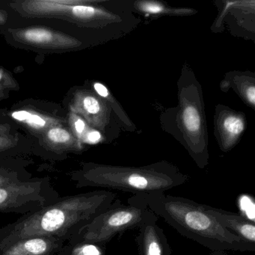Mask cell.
I'll return each instance as SVG.
<instances>
[{
	"label": "cell",
	"instance_id": "cell-1",
	"mask_svg": "<svg viewBox=\"0 0 255 255\" xmlns=\"http://www.w3.org/2000/svg\"><path fill=\"white\" fill-rule=\"evenodd\" d=\"M116 199L117 194L106 189L60 197L0 228V250L32 236H51L68 242Z\"/></svg>",
	"mask_w": 255,
	"mask_h": 255
},
{
	"label": "cell",
	"instance_id": "cell-2",
	"mask_svg": "<svg viewBox=\"0 0 255 255\" xmlns=\"http://www.w3.org/2000/svg\"><path fill=\"white\" fill-rule=\"evenodd\" d=\"M128 203L150 210L183 237L209 249L211 255H228L231 251L255 252V244L222 226L207 213L204 204L165 192L132 195Z\"/></svg>",
	"mask_w": 255,
	"mask_h": 255
},
{
	"label": "cell",
	"instance_id": "cell-3",
	"mask_svg": "<svg viewBox=\"0 0 255 255\" xmlns=\"http://www.w3.org/2000/svg\"><path fill=\"white\" fill-rule=\"evenodd\" d=\"M76 187H94L129 192L133 195L165 193L187 181V176L171 167L120 168L84 163L69 173Z\"/></svg>",
	"mask_w": 255,
	"mask_h": 255
},
{
	"label": "cell",
	"instance_id": "cell-4",
	"mask_svg": "<svg viewBox=\"0 0 255 255\" xmlns=\"http://www.w3.org/2000/svg\"><path fill=\"white\" fill-rule=\"evenodd\" d=\"M33 20L23 23L16 17L12 23L0 29V33L11 47L40 54L70 53L81 46V41L71 33L68 25L53 20H48L50 23Z\"/></svg>",
	"mask_w": 255,
	"mask_h": 255
},
{
	"label": "cell",
	"instance_id": "cell-5",
	"mask_svg": "<svg viewBox=\"0 0 255 255\" xmlns=\"http://www.w3.org/2000/svg\"><path fill=\"white\" fill-rule=\"evenodd\" d=\"M157 221V216L147 209L141 206L125 205L120 200L116 199L109 208L71 240H83L106 246L119 234L138 229L147 222Z\"/></svg>",
	"mask_w": 255,
	"mask_h": 255
},
{
	"label": "cell",
	"instance_id": "cell-6",
	"mask_svg": "<svg viewBox=\"0 0 255 255\" xmlns=\"http://www.w3.org/2000/svg\"><path fill=\"white\" fill-rule=\"evenodd\" d=\"M3 110L17 129L32 141L52 127L69 122V112L61 104L50 101L29 98L17 101Z\"/></svg>",
	"mask_w": 255,
	"mask_h": 255
},
{
	"label": "cell",
	"instance_id": "cell-7",
	"mask_svg": "<svg viewBox=\"0 0 255 255\" xmlns=\"http://www.w3.org/2000/svg\"><path fill=\"white\" fill-rule=\"evenodd\" d=\"M60 197L50 177H32L0 187V213H32L53 204Z\"/></svg>",
	"mask_w": 255,
	"mask_h": 255
},
{
	"label": "cell",
	"instance_id": "cell-8",
	"mask_svg": "<svg viewBox=\"0 0 255 255\" xmlns=\"http://www.w3.org/2000/svg\"><path fill=\"white\" fill-rule=\"evenodd\" d=\"M33 142L32 155L51 162L65 160L70 153L83 150V143L70 128L69 122L52 127Z\"/></svg>",
	"mask_w": 255,
	"mask_h": 255
},
{
	"label": "cell",
	"instance_id": "cell-9",
	"mask_svg": "<svg viewBox=\"0 0 255 255\" xmlns=\"http://www.w3.org/2000/svg\"><path fill=\"white\" fill-rule=\"evenodd\" d=\"M65 241L51 236H32L0 250V255H64Z\"/></svg>",
	"mask_w": 255,
	"mask_h": 255
},
{
	"label": "cell",
	"instance_id": "cell-10",
	"mask_svg": "<svg viewBox=\"0 0 255 255\" xmlns=\"http://www.w3.org/2000/svg\"><path fill=\"white\" fill-rule=\"evenodd\" d=\"M156 222H147L138 228L135 242L140 255H171L166 235Z\"/></svg>",
	"mask_w": 255,
	"mask_h": 255
},
{
	"label": "cell",
	"instance_id": "cell-11",
	"mask_svg": "<svg viewBox=\"0 0 255 255\" xmlns=\"http://www.w3.org/2000/svg\"><path fill=\"white\" fill-rule=\"evenodd\" d=\"M204 208L224 228L248 243L255 244V222L248 220L243 215L239 213L226 211L208 205H204Z\"/></svg>",
	"mask_w": 255,
	"mask_h": 255
},
{
	"label": "cell",
	"instance_id": "cell-12",
	"mask_svg": "<svg viewBox=\"0 0 255 255\" xmlns=\"http://www.w3.org/2000/svg\"><path fill=\"white\" fill-rule=\"evenodd\" d=\"M32 163L25 157L0 158V187L32 178L27 168Z\"/></svg>",
	"mask_w": 255,
	"mask_h": 255
},
{
	"label": "cell",
	"instance_id": "cell-13",
	"mask_svg": "<svg viewBox=\"0 0 255 255\" xmlns=\"http://www.w3.org/2000/svg\"><path fill=\"white\" fill-rule=\"evenodd\" d=\"M34 142L22 132L0 133V158L24 157L32 155Z\"/></svg>",
	"mask_w": 255,
	"mask_h": 255
},
{
	"label": "cell",
	"instance_id": "cell-14",
	"mask_svg": "<svg viewBox=\"0 0 255 255\" xmlns=\"http://www.w3.org/2000/svg\"><path fill=\"white\" fill-rule=\"evenodd\" d=\"M64 255H106V246L83 241V240H68L63 249Z\"/></svg>",
	"mask_w": 255,
	"mask_h": 255
},
{
	"label": "cell",
	"instance_id": "cell-15",
	"mask_svg": "<svg viewBox=\"0 0 255 255\" xmlns=\"http://www.w3.org/2000/svg\"><path fill=\"white\" fill-rule=\"evenodd\" d=\"M20 89V84L13 74L0 66V102L8 99L11 92H18Z\"/></svg>",
	"mask_w": 255,
	"mask_h": 255
},
{
	"label": "cell",
	"instance_id": "cell-16",
	"mask_svg": "<svg viewBox=\"0 0 255 255\" xmlns=\"http://www.w3.org/2000/svg\"><path fill=\"white\" fill-rule=\"evenodd\" d=\"M183 123L188 130L196 132L201 127V117L196 108L188 107L185 109L183 114Z\"/></svg>",
	"mask_w": 255,
	"mask_h": 255
},
{
	"label": "cell",
	"instance_id": "cell-17",
	"mask_svg": "<svg viewBox=\"0 0 255 255\" xmlns=\"http://www.w3.org/2000/svg\"><path fill=\"white\" fill-rule=\"evenodd\" d=\"M224 128L231 135H240L244 129V123L242 119L236 116H229L224 121Z\"/></svg>",
	"mask_w": 255,
	"mask_h": 255
},
{
	"label": "cell",
	"instance_id": "cell-18",
	"mask_svg": "<svg viewBox=\"0 0 255 255\" xmlns=\"http://www.w3.org/2000/svg\"><path fill=\"white\" fill-rule=\"evenodd\" d=\"M20 132L17 127L5 116L3 110H0V133Z\"/></svg>",
	"mask_w": 255,
	"mask_h": 255
},
{
	"label": "cell",
	"instance_id": "cell-19",
	"mask_svg": "<svg viewBox=\"0 0 255 255\" xmlns=\"http://www.w3.org/2000/svg\"><path fill=\"white\" fill-rule=\"evenodd\" d=\"M16 16L8 7L0 6V29L8 26L15 20Z\"/></svg>",
	"mask_w": 255,
	"mask_h": 255
},
{
	"label": "cell",
	"instance_id": "cell-20",
	"mask_svg": "<svg viewBox=\"0 0 255 255\" xmlns=\"http://www.w3.org/2000/svg\"><path fill=\"white\" fill-rule=\"evenodd\" d=\"M101 135L99 132L96 130L90 131L87 133V138H86V142L90 143V144H95L98 143L101 139Z\"/></svg>",
	"mask_w": 255,
	"mask_h": 255
},
{
	"label": "cell",
	"instance_id": "cell-21",
	"mask_svg": "<svg viewBox=\"0 0 255 255\" xmlns=\"http://www.w3.org/2000/svg\"><path fill=\"white\" fill-rule=\"evenodd\" d=\"M94 88L95 90L96 91L97 93L100 95V96L103 97V98H107L109 95L108 90L107 88L101 84V83H97L94 85Z\"/></svg>",
	"mask_w": 255,
	"mask_h": 255
},
{
	"label": "cell",
	"instance_id": "cell-22",
	"mask_svg": "<svg viewBox=\"0 0 255 255\" xmlns=\"http://www.w3.org/2000/svg\"><path fill=\"white\" fill-rule=\"evenodd\" d=\"M143 9L144 11L150 13H159L162 11V7L159 5H153V4H147V5L143 6Z\"/></svg>",
	"mask_w": 255,
	"mask_h": 255
},
{
	"label": "cell",
	"instance_id": "cell-23",
	"mask_svg": "<svg viewBox=\"0 0 255 255\" xmlns=\"http://www.w3.org/2000/svg\"><path fill=\"white\" fill-rule=\"evenodd\" d=\"M247 96L249 98V101L252 103V104H255V89L254 86L249 88L247 91Z\"/></svg>",
	"mask_w": 255,
	"mask_h": 255
}]
</instances>
